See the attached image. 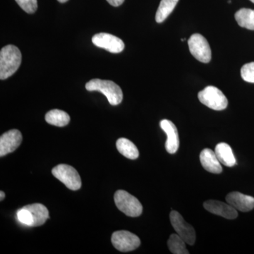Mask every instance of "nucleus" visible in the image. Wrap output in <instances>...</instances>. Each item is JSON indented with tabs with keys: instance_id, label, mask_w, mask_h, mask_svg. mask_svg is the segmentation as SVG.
<instances>
[{
	"instance_id": "f257e3e1",
	"label": "nucleus",
	"mask_w": 254,
	"mask_h": 254,
	"mask_svg": "<svg viewBox=\"0 0 254 254\" xmlns=\"http://www.w3.org/2000/svg\"><path fill=\"white\" fill-rule=\"evenodd\" d=\"M21 63V53L17 47L9 45L0 51V79L12 76Z\"/></svg>"
},
{
	"instance_id": "f03ea898",
	"label": "nucleus",
	"mask_w": 254,
	"mask_h": 254,
	"mask_svg": "<svg viewBox=\"0 0 254 254\" xmlns=\"http://www.w3.org/2000/svg\"><path fill=\"white\" fill-rule=\"evenodd\" d=\"M17 218L23 225L29 227L41 226L49 218V211L44 205L34 203L20 209Z\"/></svg>"
},
{
	"instance_id": "7ed1b4c3",
	"label": "nucleus",
	"mask_w": 254,
	"mask_h": 254,
	"mask_svg": "<svg viewBox=\"0 0 254 254\" xmlns=\"http://www.w3.org/2000/svg\"><path fill=\"white\" fill-rule=\"evenodd\" d=\"M88 91H99L108 98L110 104L118 105L123 100V93L121 88L115 82L109 80H101L94 78L88 81L86 84Z\"/></svg>"
},
{
	"instance_id": "20e7f679",
	"label": "nucleus",
	"mask_w": 254,
	"mask_h": 254,
	"mask_svg": "<svg viewBox=\"0 0 254 254\" xmlns=\"http://www.w3.org/2000/svg\"><path fill=\"white\" fill-rule=\"evenodd\" d=\"M115 203L120 211L132 218L140 216L143 211V206L136 197L126 190H119L115 193Z\"/></svg>"
},
{
	"instance_id": "39448f33",
	"label": "nucleus",
	"mask_w": 254,
	"mask_h": 254,
	"mask_svg": "<svg viewBox=\"0 0 254 254\" xmlns=\"http://www.w3.org/2000/svg\"><path fill=\"white\" fill-rule=\"evenodd\" d=\"M198 100L202 104L214 110L226 109L228 100L220 89L213 86H207L198 94Z\"/></svg>"
},
{
	"instance_id": "423d86ee",
	"label": "nucleus",
	"mask_w": 254,
	"mask_h": 254,
	"mask_svg": "<svg viewBox=\"0 0 254 254\" xmlns=\"http://www.w3.org/2000/svg\"><path fill=\"white\" fill-rule=\"evenodd\" d=\"M52 173L60 182H63L68 190H76L81 187V180L79 174L73 167L61 164L55 167Z\"/></svg>"
},
{
	"instance_id": "0eeeda50",
	"label": "nucleus",
	"mask_w": 254,
	"mask_h": 254,
	"mask_svg": "<svg viewBox=\"0 0 254 254\" xmlns=\"http://www.w3.org/2000/svg\"><path fill=\"white\" fill-rule=\"evenodd\" d=\"M189 48L191 55L200 63H208L211 60V50L208 42L199 33H195L188 41Z\"/></svg>"
},
{
	"instance_id": "6e6552de",
	"label": "nucleus",
	"mask_w": 254,
	"mask_h": 254,
	"mask_svg": "<svg viewBox=\"0 0 254 254\" xmlns=\"http://www.w3.org/2000/svg\"><path fill=\"white\" fill-rule=\"evenodd\" d=\"M170 218L172 225L177 232V235L182 237L188 245H194L196 238L194 228L185 221L181 214L173 210L170 213Z\"/></svg>"
},
{
	"instance_id": "1a4fd4ad",
	"label": "nucleus",
	"mask_w": 254,
	"mask_h": 254,
	"mask_svg": "<svg viewBox=\"0 0 254 254\" xmlns=\"http://www.w3.org/2000/svg\"><path fill=\"white\" fill-rule=\"evenodd\" d=\"M111 240L114 247L122 252H131L141 245V240L136 235L125 230L114 232Z\"/></svg>"
},
{
	"instance_id": "9d476101",
	"label": "nucleus",
	"mask_w": 254,
	"mask_h": 254,
	"mask_svg": "<svg viewBox=\"0 0 254 254\" xmlns=\"http://www.w3.org/2000/svg\"><path fill=\"white\" fill-rule=\"evenodd\" d=\"M92 42L95 46L112 53H121L125 47L123 40L107 33H97L92 38Z\"/></svg>"
},
{
	"instance_id": "9b49d317",
	"label": "nucleus",
	"mask_w": 254,
	"mask_h": 254,
	"mask_svg": "<svg viewBox=\"0 0 254 254\" xmlns=\"http://www.w3.org/2000/svg\"><path fill=\"white\" fill-rule=\"evenodd\" d=\"M22 142V135L17 129L10 130L0 137V157L12 153Z\"/></svg>"
},
{
	"instance_id": "f8f14e48",
	"label": "nucleus",
	"mask_w": 254,
	"mask_h": 254,
	"mask_svg": "<svg viewBox=\"0 0 254 254\" xmlns=\"http://www.w3.org/2000/svg\"><path fill=\"white\" fill-rule=\"evenodd\" d=\"M203 207L205 210L215 215H220L222 218L234 220L238 216L237 210L229 204L215 200H208L204 202Z\"/></svg>"
},
{
	"instance_id": "ddd939ff",
	"label": "nucleus",
	"mask_w": 254,
	"mask_h": 254,
	"mask_svg": "<svg viewBox=\"0 0 254 254\" xmlns=\"http://www.w3.org/2000/svg\"><path fill=\"white\" fill-rule=\"evenodd\" d=\"M160 127L165 132L168 136L165 148L170 154L176 153L180 147V138L176 126L173 122L168 120H163L160 122Z\"/></svg>"
},
{
	"instance_id": "4468645a",
	"label": "nucleus",
	"mask_w": 254,
	"mask_h": 254,
	"mask_svg": "<svg viewBox=\"0 0 254 254\" xmlns=\"http://www.w3.org/2000/svg\"><path fill=\"white\" fill-rule=\"evenodd\" d=\"M226 200L227 203L240 211L249 212L254 208V197L240 192L233 191L228 193Z\"/></svg>"
},
{
	"instance_id": "2eb2a0df",
	"label": "nucleus",
	"mask_w": 254,
	"mask_h": 254,
	"mask_svg": "<svg viewBox=\"0 0 254 254\" xmlns=\"http://www.w3.org/2000/svg\"><path fill=\"white\" fill-rule=\"evenodd\" d=\"M200 161L202 166L206 171L213 174H220L222 172L221 164L215 151L209 148L202 150L200 154Z\"/></svg>"
},
{
	"instance_id": "dca6fc26",
	"label": "nucleus",
	"mask_w": 254,
	"mask_h": 254,
	"mask_svg": "<svg viewBox=\"0 0 254 254\" xmlns=\"http://www.w3.org/2000/svg\"><path fill=\"white\" fill-rule=\"evenodd\" d=\"M215 153L220 163L225 166L231 168L236 165V158L234 155L231 147L227 143H218L215 147Z\"/></svg>"
},
{
	"instance_id": "f3484780",
	"label": "nucleus",
	"mask_w": 254,
	"mask_h": 254,
	"mask_svg": "<svg viewBox=\"0 0 254 254\" xmlns=\"http://www.w3.org/2000/svg\"><path fill=\"white\" fill-rule=\"evenodd\" d=\"M116 145L118 151L127 158L136 160L139 156V152L136 145L127 138H119Z\"/></svg>"
},
{
	"instance_id": "a211bd4d",
	"label": "nucleus",
	"mask_w": 254,
	"mask_h": 254,
	"mask_svg": "<svg viewBox=\"0 0 254 254\" xmlns=\"http://www.w3.org/2000/svg\"><path fill=\"white\" fill-rule=\"evenodd\" d=\"M239 26L247 29L254 31V10L242 8L235 14Z\"/></svg>"
},
{
	"instance_id": "6ab92c4d",
	"label": "nucleus",
	"mask_w": 254,
	"mask_h": 254,
	"mask_svg": "<svg viewBox=\"0 0 254 254\" xmlns=\"http://www.w3.org/2000/svg\"><path fill=\"white\" fill-rule=\"evenodd\" d=\"M46 121L50 125L63 127L69 123L70 117L63 110H52L46 114Z\"/></svg>"
},
{
	"instance_id": "aec40b11",
	"label": "nucleus",
	"mask_w": 254,
	"mask_h": 254,
	"mask_svg": "<svg viewBox=\"0 0 254 254\" xmlns=\"http://www.w3.org/2000/svg\"><path fill=\"white\" fill-rule=\"evenodd\" d=\"M179 0H161L155 15L157 23H163L173 12Z\"/></svg>"
},
{
	"instance_id": "412c9836",
	"label": "nucleus",
	"mask_w": 254,
	"mask_h": 254,
	"mask_svg": "<svg viewBox=\"0 0 254 254\" xmlns=\"http://www.w3.org/2000/svg\"><path fill=\"white\" fill-rule=\"evenodd\" d=\"M169 250L174 254H189L186 242L176 234L170 235L168 242Z\"/></svg>"
},
{
	"instance_id": "4be33fe9",
	"label": "nucleus",
	"mask_w": 254,
	"mask_h": 254,
	"mask_svg": "<svg viewBox=\"0 0 254 254\" xmlns=\"http://www.w3.org/2000/svg\"><path fill=\"white\" fill-rule=\"evenodd\" d=\"M241 76L244 81L254 83V63L245 64L241 68Z\"/></svg>"
},
{
	"instance_id": "5701e85b",
	"label": "nucleus",
	"mask_w": 254,
	"mask_h": 254,
	"mask_svg": "<svg viewBox=\"0 0 254 254\" xmlns=\"http://www.w3.org/2000/svg\"><path fill=\"white\" fill-rule=\"evenodd\" d=\"M20 7L28 14H33L38 9L37 0H16Z\"/></svg>"
},
{
	"instance_id": "b1692460",
	"label": "nucleus",
	"mask_w": 254,
	"mask_h": 254,
	"mask_svg": "<svg viewBox=\"0 0 254 254\" xmlns=\"http://www.w3.org/2000/svg\"><path fill=\"white\" fill-rule=\"evenodd\" d=\"M110 4L113 6H119L123 4L125 0H107Z\"/></svg>"
},
{
	"instance_id": "393cba45",
	"label": "nucleus",
	"mask_w": 254,
	"mask_h": 254,
	"mask_svg": "<svg viewBox=\"0 0 254 254\" xmlns=\"http://www.w3.org/2000/svg\"><path fill=\"white\" fill-rule=\"evenodd\" d=\"M0 197H1V198H0V200H4L5 197V193L4 191H2V190H1V192H0Z\"/></svg>"
},
{
	"instance_id": "a878e982",
	"label": "nucleus",
	"mask_w": 254,
	"mask_h": 254,
	"mask_svg": "<svg viewBox=\"0 0 254 254\" xmlns=\"http://www.w3.org/2000/svg\"><path fill=\"white\" fill-rule=\"evenodd\" d=\"M58 1L60 3H65L68 1V0H58Z\"/></svg>"
},
{
	"instance_id": "bb28decb",
	"label": "nucleus",
	"mask_w": 254,
	"mask_h": 254,
	"mask_svg": "<svg viewBox=\"0 0 254 254\" xmlns=\"http://www.w3.org/2000/svg\"><path fill=\"white\" fill-rule=\"evenodd\" d=\"M250 1H252V2H253L254 4V0H250Z\"/></svg>"
}]
</instances>
